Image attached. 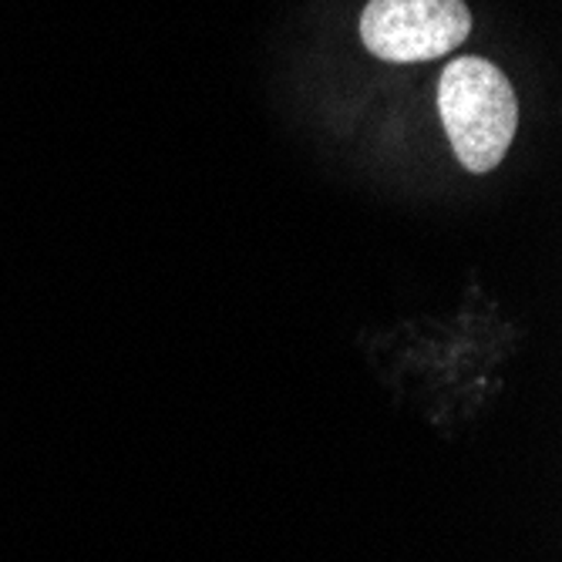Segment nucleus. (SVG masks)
Returning <instances> with one entry per match:
<instances>
[{
  "instance_id": "obj_2",
  "label": "nucleus",
  "mask_w": 562,
  "mask_h": 562,
  "mask_svg": "<svg viewBox=\"0 0 562 562\" xmlns=\"http://www.w3.org/2000/svg\"><path fill=\"white\" fill-rule=\"evenodd\" d=\"M472 34L465 0H371L361 14V41L391 65L435 61Z\"/></svg>"
},
{
  "instance_id": "obj_1",
  "label": "nucleus",
  "mask_w": 562,
  "mask_h": 562,
  "mask_svg": "<svg viewBox=\"0 0 562 562\" xmlns=\"http://www.w3.org/2000/svg\"><path fill=\"white\" fill-rule=\"evenodd\" d=\"M438 115L454 159L469 172L498 169L519 128L516 88L485 58H458L441 71Z\"/></svg>"
}]
</instances>
